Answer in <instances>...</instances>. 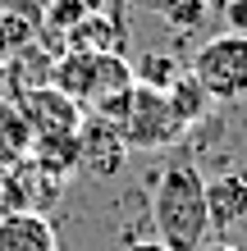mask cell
<instances>
[{
  "mask_svg": "<svg viewBox=\"0 0 247 251\" xmlns=\"http://www.w3.org/2000/svg\"><path fill=\"white\" fill-rule=\"evenodd\" d=\"M96 119H106L114 132H119V142L128 151H161V146H174L183 137L179 119H174L165 92H151V87H128V92L101 100L92 110Z\"/></svg>",
  "mask_w": 247,
  "mask_h": 251,
  "instance_id": "cell-2",
  "label": "cell"
},
{
  "mask_svg": "<svg viewBox=\"0 0 247 251\" xmlns=\"http://www.w3.org/2000/svg\"><path fill=\"white\" fill-rule=\"evenodd\" d=\"M224 23H229V32L247 37V0H224Z\"/></svg>",
  "mask_w": 247,
  "mask_h": 251,
  "instance_id": "cell-14",
  "label": "cell"
},
{
  "mask_svg": "<svg viewBox=\"0 0 247 251\" xmlns=\"http://www.w3.org/2000/svg\"><path fill=\"white\" fill-rule=\"evenodd\" d=\"M128 251H165V247H161V242H156V238H151V242H133V247H128Z\"/></svg>",
  "mask_w": 247,
  "mask_h": 251,
  "instance_id": "cell-15",
  "label": "cell"
},
{
  "mask_svg": "<svg viewBox=\"0 0 247 251\" xmlns=\"http://www.w3.org/2000/svg\"><path fill=\"white\" fill-rule=\"evenodd\" d=\"M27 165L41 169L46 178L64 183L69 174H78V142L74 132H51V137H32V151H27Z\"/></svg>",
  "mask_w": 247,
  "mask_h": 251,
  "instance_id": "cell-9",
  "label": "cell"
},
{
  "mask_svg": "<svg viewBox=\"0 0 247 251\" xmlns=\"http://www.w3.org/2000/svg\"><path fill=\"white\" fill-rule=\"evenodd\" d=\"M19 114L27 119V128H32V137H51V132H78L82 114L74 100H69L64 92H55L51 82H37V87H23L19 92Z\"/></svg>",
  "mask_w": 247,
  "mask_h": 251,
  "instance_id": "cell-5",
  "label": "cell"
},
{
  "mask_svg": "<svg viewBox=\"0 0 247 251\" xmlns=\"http://www.w3.org/2000/svg\"><path fill=\"white\" fill-rule=\"evenodd\" d=\"M27 151H32V128L14 100H0V169L27 160Z\"/></svg>",
  "mask_w": 247,
  "mask_h": 251,
  "instance_id": "cell-11",
  "label": "cell"
},
{
  "mask_svg": "<svg viewBox=\"0 0 247 251\" xmlns=\"http://www.w3.org/2000/svg\"><path fill=\"white\" fill-rule=\"evenodd\" d=\"M179 60H174V55H142V60L133 64V82L137 87H151V92H169L174 87V78H179Z\"/></svg>",
  "mask_w": 247,
  "mask_h": 251,
  "instance_id": "cell-12",
  "label": "cell"
},
{
  "mask_svg": "<svg viewBox=\"0 0 247 251\" xmlns=\"http://www.w3.org/2000/svg\"><path fill=\"white\" fill-rule=\"evenodd\" d=\"M206 219H211V233H229L247 219V174L229 169L206 183Z\"/></svg>",
  "mask_w": 247,
  "mask_h": 251,
  "instance_id": "cell-7",
  "label": "cell"
},
{
  "mask_svg": "<svg viewBox=\"0 0 247 251\" xmlns=\"http://www.w3.org/2000/svg\"><path fill=\"white\" fill-rule=\"evenodd\" d=\"M0 251H60L55 247V224L37 210L0 215Z\"/></svg>",
  "mask_w": 247,
  "mask_h": 251,
  "instance_id": "cell-8",
  "label": "cell"
},
{
  "mask_svg": "<svg viewBox=\"0 0 247 251\" xmlns=\"http://www.w3.org/2000/svg\"><path fill=\"white\" fill-rule=\"evenodd\" d=\"M51 87L55 92H64L74 105H101V100H110V96H119L133 87V69H128L124 55H114V50H69L60 64H51Z\"/></svg>",
  "mask_w": 247,
  "mask_h": 251,
  "instance_id": "cell-3",
  "label": "cell"
},
{
  "mask_svg": "<svg viewBox=\"0 0 247 251\" xmlns=\"http://www.w3.org/2000/svg\"><path fill=\"white\" fill-rule=\"evenodd\" d=\"M165 14V23L169 27H179V32H192V27L206 19V9H211V0H156Z\"/></svg>",
  "mask_w": 247,
  "mask_h": 251,
  "instance_id": "cell-13",
  "label": "cell"
},
{
  "mask_svg": "<svg viewBox=\"0 0 247 251\" xmlns=\"http://www.w3.org/2000/svg\"><path fill=\"white\" fill-rule=\"evenodd\" d=\"M201 251H243V247H234V242H206Z\"/></svg>",
  "mask_w": 247,
  "mask_h": 251,
  "instance_id": "cell-16",
  "label": "cell"
},
{
  "mask_svg": "<svg viewBox=\"0 0 247 251\" xmlns=\"http://www.w3.org/2000/svg\"><path fill=\"white\" fill-rule=\"evenodd\" d=\"M74 142H78V169L96 174V178H114L124 169V160H128V146L119 142V132L106 119H96V114H82Z\"/></svg>",
  "mask_w": 247,
  "mask_h": 251,
  "instance_id": "cell-6",
  "label": "cell"
},
{
  "mask_svg": "<svg viewBox=\"0 0 247 251\" xmlns=\"http://www.w3.org/2000/svg\"><path fill=\"white\" fill-rule=\"evenodd\" d=\"M114 14H119V0H114Z\"/></svg>",
  "mask_w": 247,
  "mask_h": 251,
  "instance_id": "cell-18",
  "label": "cell"
},
{
  "mask_svg": "<svg viewBox=\"0 0 247 251\" xmlns=\"http://www.w3.org/2000/svg\"><path fill=\"white\" fill-rule=\"evenodd\" d=\"M165 100H169V110H174V119H179V128H183V132L211 114V96L197 87V78H192L188 69L179 73V78H174V87L165 92Z\"/></svg>",
  "mask_w": 247,
  "mask_h": 251,
  "instance_id": "cell-10",
  "label": "cell"
},
{
  "mask_svg": "<svg viewBox=\"0 0 247 251\" xmlns=\"http://www.w3.org/2000/svg\"><path fill=\"white\" fill-rule=\"evenodd\" d=\"M197 78V87L211 96V105L220 100V105H234V100L247 96V37L238 32H220L211 37L206 46L192 55V69H188Z\"/></svg>",
  "mask_w": 247,
  "mask_h": 251,
  "instance_id": "cell-4",
  "label": "cell"
},
{
  "mask_svg": "<svg viewBox=\"0 0 247 251\" xmlns=\"http://www.w3.org/2000/svg\"><path fill=\"white\" fill-rule=\"evenodd\" d=\"M151 228L165 251H201L211 238L206 178L192 165H165L151 183Z\"/></svg>",
  "mask_w": 247,
  "mask_h": 251,
  "instance_id": "cell-1",
  "label": "cell"
},
{
  "mask_svg": "<svg viewBox=\"0 0 247 251\" xmlns=\"http://www.w3.org/2000/svg\"><path fill=\"white\" fill-rule=\"evenodd\" d=\"M0 215H5V197H0Z\"/></svg>",
  "mask_w": 247,
  "mask_h": 251,
  "instance_id": "cell-17",
  "label": "cell"
}]
</instances>
